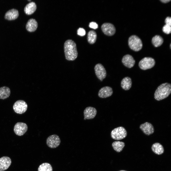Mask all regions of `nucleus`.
<instances>
[{
	"mask_svg": "<svg viewBox=\"0 0 171 171\" xmlns=\"http://www.w3.org/2000/svg\"><path fill=\"white\" fill-rule=\"evenodd\" d=\"M64 50L66 59L73 61L77 57L78 53L75 43L71 39H68L65 42Z\"/></svg>",
	"mask_w": 171,
	"mask_h": 171,
	"instance_id": "nucleus-1",
	"label": "nucleus"
},
{
	"mask_svg": "<svg viewBox=\"0 0 171 171\" xmlns=\"http://www.w3.org/2000/svg\"><path fill=\"white\" fill-rule=\"evenodd\" d=\"M171 92V85L170 83H163L157 88L154 94L155 99L158 101L168 97Z\"/></svg>",
	"mask_w": 171,
	"mask_h": 171,
	"instance_id": "nucleus-2",
	"label": "nucleus"
},
{
	"mask_svg": "<svg viewBox=\"0 0 171 171\" xmlns=\"http://www.w3.org/2000/svg\"><path fill=\"white\" fill-rule=\"evenodd\" d=\"M128 43L130 48L135 51H140L142 48V44L141 40L135 35L130 36L129 38Z\"/></svg>",
	"mask_w": 171,
	"mask_h": 171,
	"instance_id": "nucleus-3",
	"label": "nucleus"
},
{
	"mask_svg": "<svg viewBox=\"0 0 171 171\" xmlns=\"http://www.w3.org/2000/svg\"><path fill=\"white\" fill-rule=\"evenodd\" d=\"M127 132L125 128L121 126L115 128L111 132V135L113 139L117 140L122 139L127 136Z\"/></svg>",
	"mask_w": 171,
	"mask_h": 171,
	"instance_id": "nucleus-4",
	"label": "nucleus"
},
{
	"mask_svg": "<svg viewBox=\"0 0 171 171\" xmlns=\"http://www.w3.org/2000/svg\"><path fill=\"white\" fill-rule=\"evenodd\" d=\"M155 63V61L153 58L150 57H145L140 61L138 65L140 69L145 70L153 67Z\"/></svg>",
	"mask_w": 171,
	"mask_h": 171,
	"instance_id": "nucleus-5",
	"label": "nucleus"
},
{
	"mask_svg": "<svg viewBox=\"0 0 171 171\" xmlns=\"http://www.w3.org/2000/svg\"><path fill=\"white\" fill-rule=\"evenodd\" d=\"M13 108L14 111L16 113L19 114H22L26 111L28 105L24 101L19 100L14 103Z\"/></svg>",
	"mask_w": 171,
	"mask_h": 171,
	"instance_id": "nucleus-6",
	"label": "nucleus"
},
{
	"mask_svg": "<svg viewBox=\"0 0 171 171\" xmlns=\"http://www.w3.org/2000/svg\"><path fill=\"white\" fill-rule=\"evenodd\" d=\"M94 70L95 75L100 81H102L106 76V71L104 66L101 64L98 63L95 66Z\"/></svg>",
	"mask_w": 171,
	"mask_h": 171,
	"instance_id": "nucleus-7",
	"label": "nucleus"
},
{
	"mask_svg": "<svg viewBox=\"0 0 171 171\" xmlns=\"http://www.w3.org/2000/svg\"><path fill=\"white\" fill-rule=\"evenodd\" d=\"M61 140L59 136L53 134L49 136L47 138L46 143L47 146L51 148H55L59 146Z\"/></svg>",
	"mask_w": 171,
	"mask_h": 171,
	"instance_id": "nucleus-8",
	"label": "nucleus"
},
{
	"mask_svg": "<svg viewBox=\"0 0 171 171\" xmlns=\"http://www.w3.org/2000/svg\"><path fill=\"white\" fill-rule=\"evenodd\" d=\"M101 29L103 32L106 35L111 36L114 35L116 32V28L112 24L105 23L102 25Z\"/></svg>",
	"mask_w": 171,
	"mask_h": 171,
	"instance_id": "nucleus-9",
	"label": "nucleus"
},
{
	"mask_svg": "<svg viewBox=\"0 0 171 171\" xmlns=\"http://www.w3.org/2000/svg\"><path fill=\"white\" fill-rule=\"evenodd\" d=\"M28 127L27 124L24 123L19 122L15 125L14 130L17 135L21 136L24 135L27 131Z\"/></svg>",
	"mask_w": 171,
	"mask_h": 171,
	"instance_id": "nucleus-10",
	"label": "nucleus"
},
{
	"mask_svg": "<svg viewBox=\"0 0 171 171\" xmlns=\"http://www.w3.org/2000/svg\"><path fill=\"white\" fill-rule=\"evenodd\" d=\"M83 113L84 120L92 119L95 116L97 113V111L95 108L89 106L86 108Z\"/></svg>",
	"mask_w": 171,
	"mask_h": 171,
	"instance_id": "nucleus-11",
	"label": "nucleus"
},
{
	"mask_svg": "<svg viewBox=\"0 0 171 171\" xmlns=\"http://www.w3.org/2000/svg\"><path fill=\"white\" fill-rule=\"evenodd\" d=\"M113 93L112 89L109 86H106L103 87L100 89L98 95L100 98H106L111 96Z\"/></svg>",
	"mask_w": 171,
	"mask_h": 171,
	"instance_id": "nucleus-12",
	"label": "nucleus"
},
{
	"mask_svg": "<svg viewBox=\"0 0 171 171\" xmlns=\"http://www.w3.org/2000/svg\"><path fill=\"white\" fill-rule=\"evenodd\" d=\"M140 128L144 134L147 135L152 134L154 132V128L152 125L147 122L141 124Z\"/></svg>",
	"mask_w": 171,
	"mask_h": 171,
	"instance_id": "nucleus-13",
	"label": "nucleus"
},
{
	"mask_svg": "<svg viewBox=\"0 0 171 171\" xmlns=\"http://www.w3.org/2000/svg\"><path fill=\"white\" fill-rule=\"evenodd\" d=\"M122 62L125 66L130 68L134 65L135 61L132 56L129 54H127L123 57Z\"/></svg>",
	"mask_w": 171,
	"mask_h": 171,
	"instance_id": "nucleus-14",
	"label": "nucleus"
},
{
	"mask_svg": "<svg viewBox=\"0 0 171 171\" xmlns=\"http://www.w3.org/2000/svg\"><path fill=\"white\" fill-rule=\"evenodd\" d=\"M11 163L10 158L4 156L0 158V171H3L7 169Z\"/></svg>",
	"mask_w": 171,
	"mask_h": 171,
	"instance_id": "nucleus-15",
	"label": "nucleus"
},
{
	"mask_svg": "<svg viewBox=\"0 0 171 171\" xmlns=\"http://www.w3.org/2000/svg\"><path fill=\"white\" fill-rule=\"evenodd\" d=\"M19 15L18 11L16 9H12L9 10L5 13L4 18L8 20H13L16 19Z\"/></svg>",
	"mask_w": 171,
	"mask_h": 171,
	"instance_id": "nucleus-16",
	"label": "nucleus"
},
{
	"mask_svg": "<svg viewBox=\"0 0 171 171\" xmlns=\"http://www.w3.org/2000/svg\"><path fill=\"white\" fill-rule=\"evenodd\" d=\"M38 27V23L36 20L33 19H29L27 22L26 25V28L27 31L30 32L35 31Z\"/></svg>",
	"mask_w": 171,
	"mask_h": 171,
	"instance_id": "nucleus-17",
	"label": "nucleus"
},
{
	"mask_svg": "<svg viewBox=\"0 0 171 171\" xmlns=\"http://www.w3.org/2000/svg\"><path fill=\"white\" fill-rule=\"evenodd\" d=\"M37 6L33 2H29L24 7V11L27 14L30 15L33 14L36 11Z\"/></svg>",
	"mask_w": 171,
	"mask_h": 171,
	"instance_id": "nucleus-18",
	"label": "nucleus"
},
{
	"mask_svg": "<svg viewBox=\"0 0 171 171\" xmlns=\"http://www.w3.org/2000/svg\"><path fill=\"white\" fill-rule=\"evenodd\" d=\"M121 85L122 88L125 90H128L131 88L132 85V81L131 78L126 77L122 80Z\"/></svg>",
	"mask_w": 171,
	"mask_h": 171,
	"instance_id": "nucleus-19",
	"label": "nucleus"
},
{
	"mask_svg": "<svg viewBox=\"0 0 171 171\" xmlns=\"http://www.w3.org/2000/svg\"><path fill=\"white\" fill-rule=\"evenodd\" d=\"M10 94V90L8 87L4 86L0 87V99L4 100L9 96Z\"/></svg>",
	"mask_w": 171,
	"mask_h": 171,
	"instance_id": "nucleus-20",
	"label": "nucleus"
},
{
	"mask_svg": "<svg viewBox=\"0 0 171 171\" xmlns=\"http://www.w3.org/2000/svg\"><path fill=\"white\" fill-rule=\"evenodd\" d=\"M152 151L158 155L162 154L164 152V149L160 143L157 142L153 144L152 147Z\"/></svg>",
	"mask_w": 171,
	"mask_h": 171,
	"instance_id": "nucleus-21",
	"label": "nucleus"
},
{
	"mask_svg": "<svg viewBox=\"0 0 171 171\" xmlns=\"http://www.w3.org/2000/svg\"><path fill=\"white\" fill-rule=\"evenodd\" d=\"M97 38V34L93 30H90L88 33L87 35V40L90 44H93L96 42Z\"/></svg>",
	"mask_w": 171,
	"mask_h": 171,
	"instance_id": "nucleus-22",
	"label": "nucleus"
},
{
	"mask_svg": "<svg viewBox=\"0 0 171 171\" xmlns=\"http://www.w3.org/2000/svg\"><path fill=\"white\" fill-rule=\"evenodd\" d=\"M125 145V143L124 142L119 141H114L112 144L114 149L118 152H121L123 149Z\"/></svg>",
	"mask_w": 171,
	"mask_h": 171,
	"instance_id": "nucleus-23",
	"label": "nucleus"
},
{
	"mask_svg": "<svg viewBox=\"0 0 171 171\" xmlns=\"http://www.w3.org/2000/svg\"><path fill=\"white\" fill-rule=\"evenodd\" d=\"M163 40L162 38L159 35H156L152 38V42L155 47H159L162 44Z\"/></svg>",
	"mask_w": 171,
	"mask_h": 171,
	"instance_id": "nucleus-24",
	"label": "nucleus"
},
{
	"mask_svg": "<svg viewBox=\"0 0 171 171\" xmlns=\"http://www.w3.org/2000/svg\"><path fill=\"white\" fill-rule=\"evenodd\" d=\"M53 169L51 165L49 163H44L41 164L39 166L38 171H52Z\"/></svg>",
	"mask_w": 171,
	"mask_h": 171,
	"instance_id": "nucleus-25",
	"label": "nucleus"
},
{
	"mask_svg": "<svg viewBox=\"0 0 171 171\" xmlns=\"http://www.w3.org/2000/svg\"><path fill=\"white\" fill-rule=\"evenodd\" d=\"M162 29L164 33L167 34H169L171 32V26L165 24L163 26Z\"/></svg>",
	"mask_w": 171,
	"mask_h": 171,
	"instance_id": "nucleus-26",
	"label": "nucleus"
},
{
	"mask_svg": "<svg viewBox=\"0 0 171 171\" xmlns=\"http://www.w3.org/2000/svg\"><path fill=\"white\" fill-rule=\"evenodd\" d=\"M77 33L78 35L83 36L85 35L86 31L83 28H80L77 30Z\"/></svg>",
	"mask_w": 171,
	"mask_h": 171,
	"instance_id": "nucleus-27",
	"label": "nucleus"
},
{
	"mask_svg": "<svg viewBox=\"0 0 171 171\" xmlns=\"http://www.w3.org/2000/svg\"><path fill=\"white\" fill-rule=\"evenodd\" d=\"M89 27L91 28L96 29L98 27V25L96 22H90L89 25Z\"/></svg>",
	"mask_w": 171,
	"mask_h": 171,
	"instance_id": "nucleus-28",
	"label": "nucleus"
},
{
	"mask_svg": "<svg viewBox=\"0 0 171 171\" xmlns=\"http://www.w3.org/2000/svg\"><path fill=\"white\" fill-rule=\"evenodd\" d=\"M166 24L171 26V18L170 17H167L165 20Z\"/></svg>",
	"mask_w": 171,
	"mask_h": 171,
	"instance_id": "nucleus-29",
	"label": "nucleus"
},
{
	"mask_svg": "<svg viewBox=\"0 0 171 171\" xmlns=\"http://www.w3.org/2000/svg\"><path fill=\"white\" fill-rule=\"evenodd\" d=\"M160 0L162 2L164 3H167L171 1V0Z\"/></svg>",
	"mask_w": 171,
	"mask_h": 171,
	"instance_id": "nucleus-30",
	"label": "nucleus"
},
{
	"mask_svg": "<svg viewBox=\"0 0 171 171\" xmlns=\"http://www.w3.org/2000/svg\"><path fill=\"white\" fill-rule=\"evenodd\" d=\"M124 171V170H121V171Z\"/></svg>",
	"mask_w": 171,
	"mask_h": 171,
	"instance_id": "nucleus-31",
	"label": "nucleus"
},
{
	"mask_svg": "<svg viewBox=\"0 0 171 171\" xmlns=\"http://www.w3.org/2000/svg\"><path fill=\"white\" fill-rule=\"evenodd\" d=\"M171 48V44L170 45V48Z\"/></svg>",
	"mask_w": 171,
	"mask_h": 171,
	"instance_id": "nucleus-32",
	"label": "nucleus"
},
{
	"mask_svg": "<svg viewBox=\"0 0 171 171\" xmlns=\"http://www.w3.org/2000/svg\"><path fill=\"white\" fill-rule=\"evenodd\" d=\"M28 1H31V0H28Z\"/></svg>",
	"mask_w": 171,
	"mask_h": 171,
	"instance_id": "nucleus-33",
	"label": "nucleus"
}]
</instances>
